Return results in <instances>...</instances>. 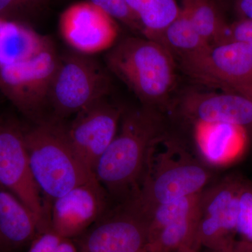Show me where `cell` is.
Returning <instances> with one entry per match:
<instances>
[{
    "label": "cell",
    "mask_w": 252,
    "mask_h": 252,
    "mask_svg": "<svg viewBox=\"0 0 252 252\" xmlns=\"http://www.w3.org/2000/svg\"><path fill=\"white\" fill-rule=\"evenodd\" d=\"M0 185L34 213L44 229L49 228L41 191L32 172L24 133L13 126L0 127Z\"/></svg>",
    "instance_id": "30bf717a"
},
{
    "label": "cell",
    "mask_w": 252,
    "mask_h": 252,
    "mask_svg": "<svg viewBox=\"0 0 252 252\" xmlns=\"http://www.w3.org/2000/svg\"><path fill=\"white\" fill-rule=\"evenodd\" d=\"M227 252H241L239 251V250H238V248H237L236 247H235V245H234V246H233V248L230 249V250H228V251Z\"/></svg>",
    "instance_id": "d6a6232c"
},
{
    "label": "cell",
    "mask_w": 252,
    "mask_h": 252,
    "mask_svg": "<svg viewBox=\"0 0 252 252\" xmlns=\"http://www.w3.org/2000/svg\"><path fill=\"white\" fill-rule=\"evenodd\" d=\"M44 230L37 217L0 185V252H11L31 244Z\"/></svg>",
    "instance_id": "2e32d148"
},
{
    "label": "cell",
    "mask_w": 252,
    "mask_h": 252,
    "mask_svg": "<svg viewBox=\"0 0 252 252\" xmlns=\"http://www.w3.org/2000/svg\"><path fill=\"white\" fill-rule=\"evenodd\" d=\"M63 238L51 227L46 228L34 237L27 252H55Z\"/></svg>",
    "instance_id": "d4e9b609"
},
{
    "label": "cell",
    "mask_w": 252,
    "mask_h": 252,
    "mask_svg": "<svg viewBox=\"0 0 252 252\" xmlns=\"http://www.w3.org/2000/svg\"><path fill=\"white\" fill-rule=\"evenodd\" d=\"M106 190L93 179L53 200L50 226L65 238H76L105 213Z\"/></svg>",
    "instance_id": "4fadbf2b"
},
{
    "label": "cell",
    "mask_w": 252,
    "mask_h": 252,
    "mask_svg": "<svg viewBox=\"0 0 252 252\" xmlns=\"http://www.w3.org/2000/svg\"><path fill=\"white\" fill-rule=\"evenodd\" d=\"M234 9L239 18L252 19V0H235Z\"/></svg>",
    "instance_id": "4316f807"
},
{
    "label": "cell",
    "mask_w": 252,
    "mask_h": 252,
    "mask_svg": "<svg viewBox=\"0 0 252 252\" xmlns=\"http://www.w3.org/2000/svg\"><path fill=\"white\" fill-rule=\"evenodd\" d=\"M116 21H120L132 31L140 32L142 35V28L135 14L131 11L126 0H89Z\"/></svg>",
    "instance_id": "603a6c76"
},
{
    "label": "cell",
    "mask_w": 252,
    "mask_h": 252,
    "mask_svg": "<svg viewBox=\"0 0 252 252\" xmlns=\"http://www.w3.org/2000/svg\"><path fill=\"white\" fill-rule=\"evenodd\" d=\"M37 0H0V14L29 5Z\"/></svg>",
    "instance_id": "83f0119b"
},
{
    "label": "cell",
    "mask_w": 252,
    "mask_h": 252,
    "mask_svg": "<svg viewBox=\"0 0 252 252\" xmlns=\"http://www.w3.org/2000/svg\"><path fill=\"white\" fill-rule=\"evenodd\" d=\"M180 112L193 123L232 124L252 132V98L235 91L189 93L181 100Z\"/></svg>",
    "instance_id": "5bb4252c"
},
{
    "label": "cell",
    "mask_w": 252,
    "mask_h": 252,
    "mask_svg": "<svg viewBox=\"0 0 252 252\" xmlns=\"http://www.w3.org/2000/svg\"><path fill=\"white\" fill-rule=\"evenodd\" d=\"M59 27L63 40L73 51L89 56L108 51L119 41L117 21L89 0L64 9Z\"/></svg>",
    "instance_id": "8fae6325"
},
{
    "label": "cell",
    "mask_w": 252,
    "mask_h": 252,
    "mask_svg": "<svg viewBox=\"0 0 252 252\" xmlns=\"http://www.w3.org/2000/svg\"><path fill=\"white\" fill-rule=\"evenodd\" d=\"M124 112L104 97L79 111L67 126L73 148L93 172L117 135Z\"/></svg>",
    "instance_id": "7c38bea8"
},
{
    "label": "cell",
    "mask_w": 252,
    "mask_h": 252,
    "mask_svg": "<svg viewBox=\"0 0 252 252\" xmlns=\"http://www.w3.org/2000/svg\"><path fill=\"white\" fill-rule=\"evenodd\" d=\"M24 137L33 177L49 200L95 178L73 148L61 119L37 121Z\"/></svg>",
    "instance_id": "277c9868"
},
{
    "label": "cell",
    "mask_w": 252,
    "mask_h": 252,
    "mask_svg": "<svg viewBox=\"0 0 252 252\" xmlns=\"http://www.w3.org/2000/svg\"><path fill=\"white\" fill-rule=\"evenodd\" d=\"M3 23L2 20H1V18H0V26H1V23Z\"/></svg>",
    "instance_id": "836d02e7"
},
{
    "label": "cell",
    "mask_w": 252,
    "mask_h": 252,
    "mask_svg": "<svg viewBox=\"0 0 252 252\" xmlns=\"http://www.w3.org/2000/svg\"><path fill=\"white\" fill-rule=\"evenodd\" d=\"M189 77L208 86L230 91L252 84V50L243 43L225 40L177 60Z\"/></svg>",
    "instance_id": "52a82bcc"
},
{
    "label": "cell",
    "mask_w": 252,
    "mask_h": 252,
    "mask_svg": "<svg viewBox=\"0 0 252 252\" xmlns=\"http://www.w3.org/2000/svg\"><path fill=\"white\" fill-rule=\"evenodd\" d=\"M51 41L31 28L3 21L0 26V66L31 59Z\"/></svg>",
    "instance_id": "e0dca14e"
},
{
    "label": "cell",
    "mask_w": 252,
    "mask_h": 252,
    "mask_svg": "<svg viewBox=\"0 0 252 252\" xmlns=\"http://www.w3.org/2000/svg\"><path fill=\"white\" fill-rule=\"evenodd\" d=\"M142 28V36L157 41L181 12L176 0H126Z\"/></svg>",
    "instance_id": "ac0fdd59"
},
{
    "label": "cell",
    "mask_w": 252,
    "mask_h": 252,
    "mask_svg": "<svg viewBox=\"0 0 252 252\" xmlns=\"http://www.w3.org/2000/svg\"><path fill=\"white\" fill-rule=\"evenodd\" d=\"M181 10L209 44L225 40L228 24L211 0H182Z\"/></svg>",
    "instance_id": "d6986e66"
},
{
    "label": "cell",
    "mask_w": 252,
    "mask_h": 252,
    "mask_svg": "<svg viewBox=\"0 0 252 252\" xmlns=\"http://www.w3.org/2000/svg\"><path fill=\"white\" fill-rule=\"evenodd\" d=\"M202 192L160 204L147 212L146 215L149 219L148 241L167 225L198 211Z\"/></svg>",
    "instance_id": "7402d4cb"
},
{
    "label": "cell",
    "mask_w": 252,
    "mask_h": 252,
    "mask_svg": "<svg viewBox=\"0 0 252 252\" xmlns=\"http://www.w3.org/2000/svg\"><path fill=\"white\" fill-rule=\"evenodd\" d=\"M149 219L133 196L79 235V252H147Z\"/></svg>",
    "instance_id": "8992f818"
},
{
    "label": "cell",
    "mask_w": 252,
    "mask_h": 252,
    "mask_svg": "<svg viewBox=\"0 0 252 252\" xmlns=\"http://www.w3.org/2000/svg\"><path fill=\"white\" fill-rule=\"evenodd\" d=\"M237 233L252 241V185L245 181L239 193Z\"/></svg>",
    "instance_id": "cb8c5ba5"
},
{
    "label": "cell",
    "mask_w": 252,
    "mask_h": 252,
    "mask_svg": "<svg viewBox=\"0 0 252 252\" xmlns=\"http://www.w3.org/2000/svg\"><path fill=\"white\" fill-rule=\"evenodd\" d=\"M230 91L240 93V94H245V95H248L252 98V84L238 86V87L235 88V89H232Z\"/></svg>",
    "instance_id": "4dcf8cb0"
},
{
    "label": "cell",
    "mask_w": 252,
    "mask_h": 252,
    "mask_svg": "<svg viewBox=\"0 0 252 252\" xmlns=\"http://www.w3.org/2000/svg\"><path fill=\"white\" fill-rule=\"evenodd\" d=\"M107 68L127 86L144 106L157 109L167 103L176 84V60L157 41L128 36L105 56Z\"/></svg>",
    "instance_id": "3957f363"
},
{
    "label": "cell",
    "mask_w": 252,
    "mask_h": 252,
    "mask_svg": "<svg viewBox=\"0 0 252 252\" xmlns=\"http://www.w3.org/2000/svg\"><path fill=\"white\" fill-rule=\"evenodd\" d=\"M235 245L240 252H252V241L250 240H243L241 241H236Z\"/></svg>",
    "instance_id": "f546056e"
},
{
    "label": "cell",
    "mask_w": 252,
    "mask_h": 252,
    "mask_svg": "<svg viewBox=\"0 0 252 252\" xmlns=\"http://www.w3.org/2000/svg\"><path fill=\"white\" fill-rule=\"evenodd\" d=\"M59 57L51 41L31 59L0 66V85L23 112L37 121L49 104Z\"/></svg>",
    "instance_id": "ba28073f"
},
{
    "label": "cell",
    "mask_w": 252,
    "mask_h": 252,
    "mask_svg": "<svg viewBox=\"0 0 252 252\" xmlns=\"http://www.w3.org/2000/svg\"><path fill=\"white\" fill-rule=\"evenodd\" d=\"M248 133L239 126L221 123L194 122V135L205 161L216 166L234 162L247 147Z\"/></svg>",
    "instance_id": "9a60e30c"
},
{
    "label": "cell",
    "mask_w": 252,
    "mask_h": 252,
    "mask_svg": "<svg viewBox=\"0 0 252 252\" xmlns=\"http://www.w3.org/2000/svg\"><path fill=\"white\" fill-rule=\"evenodd\" d=\"M198 212L199 210L160 230L153 238L149 240L147 252H175L186 247L195 249Z\"/></svg>",
    "instance_id": "44dd1931"
},
{
    "label": "cell",
    "mask_w": 252,
    "mask_h": 252,
    "mask_svg": "<svg viewBox=\"0 0 252 252\" xmlns=\"http://www.w3.org/2000/svg\"><path fill=\"white\" fill-rule=\"evenodd\" d=\"M175 252H198V250L192 248V247H186V248L180 249V250H177Z\"/></svg>",
    "instance_id": "1f68e13d"
},
{
    "label": "cell",
    "mask_w": 252,
    "mask_h": 252,
    "mask_svg": "<svg viewBox=\"0 0 252 252\" xmlns=\"http://www.w3.org/2000/svg\"><path fill=\"white\" fill-rule=\"evenodd\" d=\"M243 180L228 176L202 192L195 248L227 252L235 245L239 193Z\"/></svg>",
    "instance_id": "9c48e42d"
},
{
    "label": "cell",
    "mask_w": 252,
    "mask_h": 252,
    "mask_svg": "<svg viewBox=\"0 0 252 252\" xmlns=\"http://www.w3.org/2000/svg\"><path fill=\"white\" fill-rule=\"evenodd\" d=\"M157 41L166 48L175 60L198 52L209 45L182 10L180 15L165 28Z\"/></svg>",
    "instance_id": "ffe728a7"
},
{
    "label": "cell",
    "mask_w": 252,
    "mask_h": 252,
    "mask_svg": "<svg viewBox=\"0 0 252 252\" xmlns=\"http://www.w3.org/2000/svg\"><path fill=\"white\" fill-rule=\"evenodd\" d=\"M55 252H79L76 243L72 239L63 238Z\"/></svg>",
    "instance_id": "f1b7e54d"
},
{
    "label": "cell",
    "mask_w": 252,
    "mask_h": 252,
    "mask_svg": "<svg viewBox=\"0 0 252 252\" xmlns=\"http://www.w3.org/2000/svg\"><path fill=\"white\" fill-rule=\"evenodd\" d=\"M225 40L243 43L252 50V19L238 18L228 24Z\"/></svg>",
    "instance_id": "484cf974"
},
{
    "label": "cell",
    "mask_w": 252,
    "mask_h": 252,
    "mask_svg": "<svg viewBox=\"0 0 252 252\" xmlns=\"http://www.w3.org/2000/svg\"><path fill=\"white\" fill-rule=\"evenodd\" d=\"M211 177L180 141L162 132L149 147L142 178L132 195L147 213L160 204L200 193Z\"/></svg>",
    "instance_id": "7a4b0ae2"
},
{
    "label": "cell",
    "mask_w": 252,
    "mask_h": 252,
    "mask_svg": "<svg viewBox=\"0 0 252 252\" xmlns=\"http://www.w3.org/2000/svg\"><path fill=\"white\" fill-rule=\"evenodd\" d=\"M111 89L112 80L105 68L94 56L72 50L60 56L49 104L61 119L107 97Z\"/></svg>",
    "instance_id": "5b68a950"
},
{
    "label": "cell",
    "mask_w": 252,
    "mask_h": 252,
    "mask_svg": "<svg viewBox=\"0 0 252 252\" xmlns=\"http://www.w3.org/2000/svg\"><path fill=\"white\" fill-rule=\"evenodd\" d=\"M162 132L157 109L124 111L117 135L94 167L96 180L113 195L128 198L140 184L151 144Z\"/></svg>",
    "instance_id": "6da1fadb"
}]
</instances>
